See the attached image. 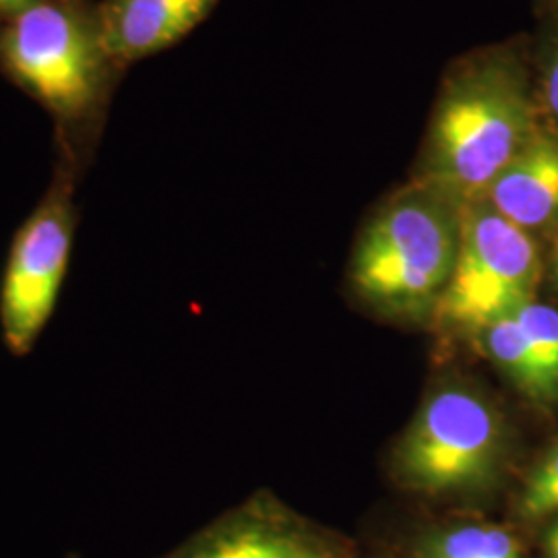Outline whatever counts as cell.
Segmentation results:
<instances>
[{"label": "cell", "mask_w": 558, "mask_h": 558, "mask_svg": "<svg viewBox=\"0 0 558 558\" xmlns=\"http://www.w3.org/2000/svg\"><path fill=\"white\" fill-rule=\"evenodd\" d=\"M0 75L50 117L57 161L83 179L124 77L101 38L98 0H32L0 15Z\"/></svg>", "instance_id": "cell-1"}, {"label": "cell", "mask_w": 558, "mask_h": 558, "mask_svg": "<svg viewBox=\"0 0 558 558\" xmlns=\"http://www.w3.org/2000/svg\"><path fill=\"white\" fill-rule=\"evenodd\" d=\"M539 106L515 48L456 62L440 87L424 149V179L461 205L488 186L539 131Z\"/></svg>", "instance_id": "cell-2"}, {"label": "cell", "mask_w": 558, "mask_h": 558, "mask_svg": "<svg viewBox=\"0 0 558 558\" xmlns=\"http://www.w3.org/2000/svg\"><path fill=\"white\" fill-rule=\"evenodd\" d=\"M461 207L422 180L389 201L366 226L354 255L360 292L396 308L440 296L458 259Z\"/></svg>", "instance_id": "cell-3"}, {"label": "cell", "mask_w": 558, "mask_h": 558, "mask_svg": "<svg viewBox=\"0 0 558 558\" xmlns=\"http://www.w3.org/2000/svg\"><path fill=\"white\" fill-rule=\"evenodd\" d=\"M542 257L532 234L486 199L461 207L458 259L439 296V317L482 331L534 302Z\"/></svg>", "instance_id": "cell-4"}, {"label": "cell", "mask_w": 558, "mask_h": 558, "mask_svg": "<svg viewBox=\"0 0 558 558\" xmlns=\"http://www.w3.org/2000/svg\"><path fill=\"white\" fill-rule=\"evenodd\" d=\"M81 177L54 161L52 179L11 240L0 283V329L13 356L34 350L54 313L77 230Z\"/></svg>", "instance_id": "cell-5"}, {"label": "cell", "mask_w": 558, "mask_h": 558, "mask_svg": "<svg viewBox=\"0 0 558 558\" xmlns=\"http://www.w3.org/2000/svg\"><path fill=\"white\" fill-rule=\"evenodd\" d=\"M502 426L486 399L447 387L428 399L399 445V472L426 493L482 486L502 456Z\"/></svg>", "instance_id": "cell-6"}, {"label": "cell", "mask_w": 558, "mask_h": 558, "mask_svg": "<svg viewBox=\"0 0 558 558\" xmlns=\"http://www.w3.org/2000/svg\"><path fill=\"white\" fill-rule=\"evenodd\" d=\"M220 0H98L106 50L124 73L184 40Z\"/></svg>", "instance_id": "cell-7"}, {"label": "cell", "mask_w": 558, "mask_h": 558, "mask_svg": "<svg viewBox=\"0 0 558 558\" xmlns=\"http://www.w3.org/2000/svg\"><path fill=\"white\" fill-rule=\"evenodd\" d=\"M484 199L502 218L532 232L558 220V137L542 131L521 149Z\"/></svg>", "instance_id": "cell-8"}, {"label": "cell", "mask_w": 558, "mask_h": 558, "mask_svg": "<svg viewBox=\"0 0 558 558\" xmlns=\"http://www.w3.org/2000/svg\"><path fill=\"white\" fill-rule=\"evenodd\" d=\"M172 558H329L323 548L267 521L239 518L195 539Z\"/></svg>", "instance_id": "cell-9"}, {"label": "cell", "mask_w": 558, "mask_h": 558, "mask_svg": "<svg viewBox=\"0 0 558 558\" xmlns=\"http://www.w3.org/2000/svg\"><path fill=\"white\" fill-rule=\"evenodd\" d=\"M486 352L521 391L538 401L558 399V373L542 359L515 317H502L480 331Z\"/></svg>", "instance_id": "cell-10"}, {"label": "cell", "mask_w": 558, "mask_h": 558, "mask_svg": "<svg viewBox=\"0 0 558 558\" xmlns=\"http://www.w3.org/2000/svg\"><path fill=\"white\" fill-rule=\"evenodd\" d=\"M428 558H523L518 542L499 527L468 525L442 534L428 546Z\"/></svg>", "instance_id": "cell-11"}, {"label": "cell", "mask_w": 558, "mask_h": 558, "mask_svg": "<svg viewBox=\"0 0 558 558\" xmlns=\"http://www.w3.org/2000/svg\"><path fill=\"white\" fill-rule=\"evenodd\" d=\"M513 317L525 331V336L534 343L539 356L558 373V311L530 302L521 306Z\"/></svg>", "instance_id": "cell-12"}, {"label": "cell", "mask_w": 558, "mask_h": 558, "mask_svg": "<svg viewBox=\"0 0 558 558\" xmlns=\"http://www.w3.org/2000/svg\"><path fill=\"white\" fill-rule=\"evenodd\" d=\"M521 513L532 519L558 513V449L548 453L527 480Z\"/></svg>", "instance_id": "cell-13"}, {"label": "cell", "mask_w": 558, "mask_h": 558, "mask_svg": "<svg viewBox=\"0 0 558 558\" xmlns=\"http://www.w3.org/2000/svg\"><path fill=\"white\" fill-rule=\"evenodd\" d=\"M539 100L546 114L558 124V40L555 41L542 73L539 83Z\"/></svg>", "instance_id": "cell-14"}, {"label": "cell", "mask_w": 558, "mask_h": 558, "mask_svg": "<svg viewBox=\"0 0 558 558\" xmlns=\"http://www.w3.org/2000/svg\"><path fill=\"white\" fill-rule=\"evenodd\" d=\"M32 0H0V15H7V13H13V11H20L25 4H29Z\"/></svg>", "instance_id": "cell-15"}, {"label": "cell", "mask_w": 558, "mask_h": 558, "mask_svg": "<svg viewBox=\"0 0 558 558\" xmlns=\"http://www.w3.org/2000/svg\"><path fill=\"white\" fill-rule=\"evenodd\" d=\"M548 550L550 557L558 558V523L548 532Z\"/></svg>", "instance_id": "cell-16"}, {"label": "cell", "mask_w": 558, "mask_h": 558, "mask_svg": "<svg viewBox=\"0 0 558 558\" xmlns=\"http://www.w3.org/2000/svg\"><path fill=\"white\" fill-rule=\"evenodd\" d=\"M553 274H555V281L558 286V239L555 242V255H553Z\"/></svg>", "instance_id": "cell-17"}]
</instances>
